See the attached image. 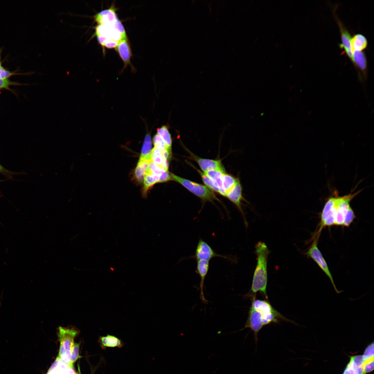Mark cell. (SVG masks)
I'll return each instance as SVG.
<instances>
[{"label":"cell","mask_w":374,"mask_h":374,"mask_svg":"<svg viewBox=\"0 0 374 374\" xmlns=\"http://www.w3.org/2000/svg\"><path fill=\"white\" fill-rule=\"evenodd\" d=\"M303 294V282L301 270L299 267H295L292 269L289 276L279 317L301 320Z\"/></svg>","instance_id":"cell-6"},{"label":"cell","mask_w":374,"mask_h":374,"mask_svg":"<svg viewBox=\"0 0 374 374\" xmlns=\"http://www.w3.org/2000/svg\"><path fill=\"white\" fill-rule=\"evenodd\" d=\"M26 148V145L8 137L3 127L0 129V157H15Z\"/></svg>","instance_id":"cell-12"},{"label":"cell","mask_w":374,"mask_h":374,"mask_svg":"<svg viewBox=\"0 0 374 374\" xmlns=\"http://www.w3.org/2000/svg\"><path fill=\"white\" fill-rule=\"evenodd\" d=\"M319 352L294 341L287 356V374H304L312 366L319 365Z\"/></svg>","instance_id":"cell-8"},{"label":"cell","mask_w":374,"mask_h":374,"mask_svg":"<svg viewBox=\"0 0 374 374\" xmlns=\"http://www.w3.org/2000/svg\"><path fill=\"white\" fill-rule=\"evenodd\" d=\"M340 348L343 359L358 366L368 374H374L373 358L364 356L343 346H340Z\"/></svg>","instance_id":"cell-11"},{"label":"cell","mask_w":374,"mask_h":374,"mask_svg":"<svg viewBox=\"0 0 374 374\" xmlns=\"http://www.w3.org/2000/svg\"><path fill=\"white\" fill-rule=\"evenodd\" d=\"M314 267L323 274L336 296L343 301L344 278L335 254L326 251L314 259Z\"/></svg>","instance_id":"cell-7"},{"label":"cell","mask_w":374,"mask_h":374,"mask_svg":"<svg viewBox=\"0 0 374 374\" xmlns=\"http://www.w3.org/2000/svg\"><path fill=\"white\" fill-rule=\"evenodd\" d=\"M231 97L240 114L248 125L249 134L260 128L263 107L261 96L254 82V78H246L240 82Z\"/></svg>","instance_id":"cell-3"},{"label":"cell","mask_w":374,"mask_h":374,"mask_svg":"<svg viewBox=\"0 0 374 374\" xmlns=\"http://www.w3.org/2000/svg\"><path fill=\"white\" fill-rule=\"evenodd\" d=\"M294 341L309 349L317 351L319 354L330 342H333L322 337L304 322L299 325Z\"/></svg>","instance_id":"cell-10"},{"label":"cell","mask_w":374,"mask_h":374,"mask_svg":"<svg viewBox=\"0 0 374 374\" xmlns=\"http://www.w3.org/2000/svg\"><path fill=\"white\" fill-rule=\"evenodd\" d=\"M305 285L308 294L321 301L336 300L342 304L328 285L323 274L316 267H312L306 274Z\"/></svg>","instance_id":"cell-9"},{"label":"cell","mask_w":374,"mask_h":374,"mask_svg":"<svg viewBox=\"0 0 374 374\" xmlns=\"http://www.w3.org/2000/svg\"><path fill=\"white\" fill-rule=\"evenodd\" d=\"M0 347L4 348L17 357H22L25 351L29 347L33 348V346L28 345L14 339L0 327Z\"/></svg>","instance_id":"cell-13"},{"label":"cell","mask_w":374,"mask_h":374,"mask_svg":"<svg viewBox=\"0 0 374 374\" xmlns=\"http://www.w3.org/2000/svg\"><path fill=\"white\" fill-rule=\"evenodd\" d=\"M2 127H3V126H2V125L0 123V129L2 128Z\"/></svg>","instance_id":"cell-15"},{"label":"cell","mask_w":374,"mask_h":374,"mask_svg":"<svg viewBox=\"0 0 374 374\" xmlns=\"http://www.w3.org/2000/svg\"><path fill=\"white\" fill-rule=\"evenodd\" d=\"M301 317L302 322L311 326L322 337L336 342V321L328 313L323 301L308 294L303 300Z\"/></svg>","instance_id":"cell-4"},{"label":"cell","mask_w":374,"mask_h":374,"mask_svg":"<svg viewBox=\"0 0 374 374\" xmlns=\"http://www.w3.org/2000/svg\"><path fill=\"white\" fill-rule=\"evenodd\" d=\"M230 44L223 48L195 49L190 55V69L197 84L204 92L220 80L238 84L246 78L253 77L249 75L230 55Z\"/></svg>","instance_id":"cell-1"},{"label":"cell","mask_w":374,"mask_h":374,"mask_svg":"<svg viewBox=\"0 0 374 374\" xmlns=\"http://www.w3.org/2000/svg\"><path fill=\"white\" fill-rule=\"evenodd\" d=\"M187 35L195 49L226 47L236 38L228 16L224 15L199 24Z\"/></svg>","instance_id":"cell-2"},{"label":"cell","mask_w":374,"mask_h":374,"mask_svg":"<svg viewBox=\"0 0 374 374\" xmlns=\"http://www.w3.org/2000/svg\"><path fill=\"white\" fill-rule=\"evenodd\" d=\"M22 164L15 157H0V177H15Z\"/></svg>","instance_id":"cell-14"},{"label":"cell","mask_w":374,"mask_h":374,"mask_svg":"<svg viewBox=\"0 0 374 374\" xmlns=\"http://www.w3.org/2000/svg\"><path fill=\"white\" fill-rule=\"evenodd\" d=\"M301 320L279 317L270 337L268 355L277 366H284L295 339L296 330Z\"/></svg>","instance_id":"cell-5"}]
</instances>
